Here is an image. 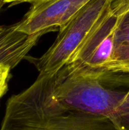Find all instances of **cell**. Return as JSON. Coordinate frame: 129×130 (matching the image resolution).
<instances>
[{
	"label": "cell",
	"instance_id": "1",
	"mask_svg": "<svg viewBox=\"0 0 129 130\" xmlns=\"http://www.w3.org/2000/svg\"><path fill=\"white\" fill-rule=\"evenodd\" d=\"M54 76L39 75L27 88L8 100L0 130H121L103 116L63 106L53 90Z\"/></svg>",
	"mask_w": 129,
	"mask_h": 130
},
{
	"label": "cell",
	"instance_id": "2",
	"mask_svg": "<svg viewBox=\"0 0 129 130\" xmlns=\"http://www.w3.org/2000/svg\"><path fill=\"white\" fill-rule=\"evenodd\" d=\"M129 74L108 71H91L65 66L54 75L57 100L72 110L115 119L128 90Z\"/></svg>",
	"mask_w": 129,
	"mask_h": 130
},
{
	"label": "cell",
	"instance_id": "3",
	"mask_svg": "<svg viewBox=\"0 0 129 130\" xmlns=\"http://www.w3.org/2000/svg\"><path fill=\"white\" fill-rule=\"evenodd\" d=\"M113 0H91L64 25L50 48L34 63L40 76H53L67 66L91 30L110 8Z\"/></svg>",
	"mask_w": 129,
	"mask_h": 130
},
{
	"label": "cell",
	"instance_id": "4",
	"mask_svg": "<svg viewBox=\"0 0 129 130\" xmlns=\"http://www.w3.org/2000/svg\"><path fill=\"white\" fill-rule=\"evenodd\" d=\"M116 22L117 17L113 15L110 7L87 36L67 66L80 69L106 71L115 52Z\"/></svg>",
	"mask_w": 129,
	"mask_h": 130
},
{
	"label": "cell",
	"instance_id": "5",
	"mask_svg": "<svg viewBox=\"0 0 129 130\" xmlns=\"http://www.w3.org/2000/svg\"><path fill=\"white\" fill-rule=\"evenodd\" d=\"M91 0H51L31 5L23 19L15 24L16 29L27 34L51 32L69 21Z\"/></svg>",
	"mask_w": 129,
	"mask_h": 130
},
{
	"label": "cell",
	"instance_id": "6",
	"mask_svg": "<svg viewBox=\"0 0 129 130\" xmlns=\"http://www.w3.org/2000/svg\"><path fill=\"white\" fill-rule=\"evenodd\" d=\"M48 32L27 34L16 29L15 24L0 25V67H16L25 58L40 37Z\"/></svg>",
	"mask_w": 129,
	"mask_h": 130
},
{
	"label": "cell",
	"instance_id": "7",
	"mask_svg": "<svg viewBox=\"0 0 129 130\" xmlns=\"http://www.w3.org/2000/svg\"><path fill=\"white\" fill-rule=\"evenodd\" d=\"M106 71L129 74V44L115 48L113 59Z\"/></svg>",
	"mask_w": 129,
	"mask_h": 130
},
{
	"label": "cell",
	"instance_id": "8",
	"mask_svg": "<svg viewBox=\"0 0 129 130\" xmlns=\"http://www.w3.org/2000/svg\"><path fill=\"white\" fill-rule=\"evenodd\" d=\"M129 44V11L117 17L115 32V48Z\"/></svg>",
	"mask_w": 129,
	"mask_h": 130
},
{
	"label": "cell",
	"instance_id": "9",
	"mask_svg": "<svg viewBox=\"0 0 129 130\" xmlns=\"http://www.w3.org/2000/svg\"><path fill=\"white\" fill-rule=\"evenodd\" d=\"M115 121L121 130H129V89L118 109Z\"/></svg>",
	"mask_w": 129,
	"mask_h": 130
},
{
	"label": "cell",
	"instance_id": "10",
	"mask_svg": "<svg viewBox=\"0 0 129 130\" xmlns=\"http://www.w3.org/2000/svg\"><path fill=\"white\" fill-rule=\"evenodd\" d=\"M11 70L8 67H0V100L8 90Z\"/></svg>",
	"mask_w": 129,
	"mask_h": 130
},
{
	"label": "cell",
	"instance_id": "11",
	"mask_svg": "<svg viewBox=\"0 0 129 130\" xmlns=\"http://www.w3.org/2000/svg\"><path fill=\"white\" fill-rule=\"evenodd\" d=\"M111 11L115 17L121 16L125 13L129 11V0H113Z\"/></svg>",
	"mask_w": 129,
	"mask_h": 130
},
{
	"label": "cell",
	"instance_id": "12",
	"mask_svg": "<svg viewBox=\"0 0 129 130\" xmlns=\"http://www.w3.org/2000/svg\"><path fill=\"white\" fill-rule=\"evenodd\" d=\"M3 1L5 4H10V6L12 5H17V4L22 3H29L31 5H35V4H40L42 3L49 1L51 0H1Z\"/></svg>",
	"mask_w": 129,
	"mask_h": 130
},
{
	"label": "cell",
	"instance_id": "13",
	"mask_svg": "<svg viewBox=\"0 0 129 130\" xmlns=\"http://www.w3.org/2000/svg\"><path fill=\"white\" fill-rule=\"evenodd\" d=\"M5 3L3 2V1H1V0H0V11H1V8H3V6H4V5H5Z\"/></svg>",
	"mask_w": 129,
	"mask_h": 130
}]
</instances>
